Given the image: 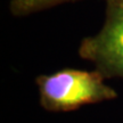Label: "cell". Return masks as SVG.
<instances>
[{"label":"cell","instance_id":"cell-2","mask_svg":"<svg viewBox=\"0 0 123 123\" xmlns=\"http://www.w3.org/2000/svg\"><path fill=\"white\" fill-rule=\"evenodd\" d=\"M79 55L92 62L106 79H123V5L106 4L104 25L98 33L82 40Z\"/></svg>","mask_w":123,"mask_h":123},{"label":"cell","instance_id":"cell-4","mask_svg":"<svg viewBox=\"0 0 123 123\" xmlns=\"http://www.w3.org/2000/svg\"><path fill=\"white\" fill-rule=\"evenodd\" d=\"M106 4H120L123 5V0H105Z\"/></svg>","mask_w":123,"mask_h":123},{"label":"cell","instance_id":"cell-1","mask_svg":"<svg viewBox=\"0 0 123 123\" xmlns=\"http://www.w3.org/2000/svg\"><path fill=\"white\" fill-rule=\"evenodd\" d=\"M99 71L64 68L51 74L39 75L40 105L49 112H70L80 107L117 97L114 89L105 82Z\"/></svg>","mask_w":123,"mask_h":123},{"label":"cell","instance_id":"cell-3","mask_svg":"<svg viewBox=\"0 0 123 123\" xmlns=\"http://www.w3.org/2000/svg\"><path fill=\"white\" fill-rule=\"evenodd\" d=\"M70 1L75 0H10V12L14 16H26L29 14Z\"/></svg>","mask_w":123,"mask_h":123}]
</instances>
